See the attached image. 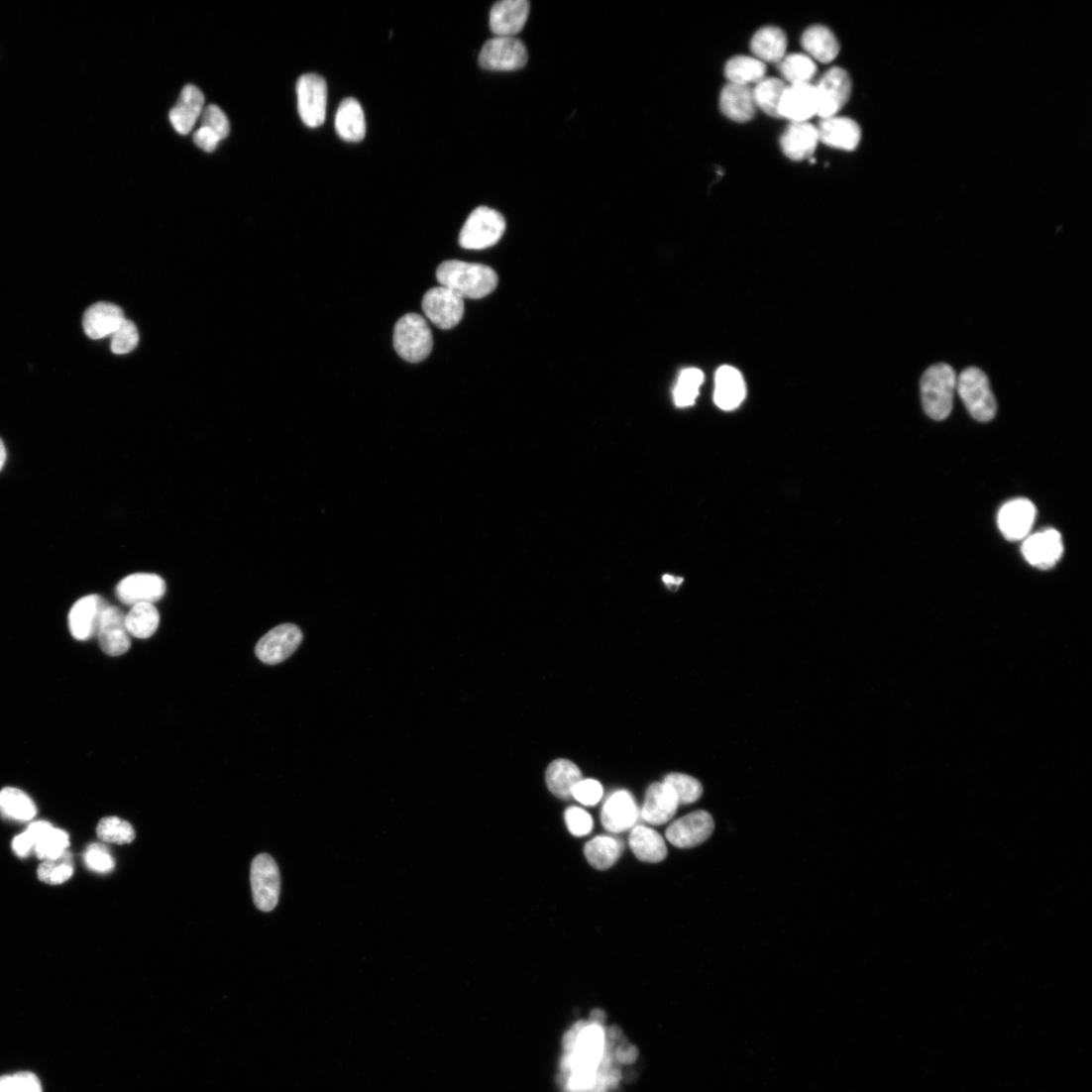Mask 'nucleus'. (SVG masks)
Returning a JSON list of instances; mask_svg holds the SVG:
<instances>
[{
    "label": "nucleus",
    "instance_id": "nucleus-35",
    "mask_svg": "<svg viewBox=\"0 0 1092 1092\" xmlns=\"http://www.w3.org/2000/svg\"><path fill=\"white\" fill-rule=\"evenodd\" d=\"M0 814L17 821H29L37 815V808L27 794L14 787L0 791Z\"/></svg>",
    "mask_w": 1092,
    "mask_h": 1092
},
{
    "label": "nucleus",
    "instance_id": "nucleus-46",
    "mask_svg": "<svg viewBox=\"0 0 1092 1092\" xmlns=\"http://www.w3.org/2000/svg\"><path fill=\"white\" fill-rule=\"evenodd\" d=\"M602 797V785L593 779L581 780L573 791V799L587 807L598 805Z\"/></svg>",
    "mask_w": 1092,
    "mask_h": 1092
},
{
    "label": "nucleus",
    "instance_id": "nucleus-6",
    "mask_svg": "<svg viewBox=\"0 0 1092 1092\" xmlns=\"http://www.w3.org/2000/svg\"><path fill=\"white\" fill-rule=\"evenodd\" d=\"M528 61L526 46L515 37H494L485 43L479 56L480 66L490 71H515Z\"/></svg>",
    "mask_w": 1092,
    "mask_h": 1092
},
{
    "label": "nucleus",
    "instance_id": "nucleus-3",
    "mask_svg": "<svg viewBox=\"0 0 1092 1092\" xmlns=\"http://www.w3.org/2000/svg\"><path fill=\"white\" fill-rule=\"evenodd\" d=\"M958 393L970 415L989 422L997 415L998 405L987 376L978 368H968L957 378Z\"/></svg>",
    "mask_w": 1092,
    "mask_h": 1092
},
{
    "label": "nucleus",
    "instance_id": "nucleus-4",
    "mask_svg": "<svg viewBox=\"0 0 1092 1092\" xmlns=\"http://www.w3.org/2000/svg\"><path fill=\"white\" fill-rule=\"evenodd\" d=\"M393 347L408 363L425 361L433 349V337L426 320L418 314L403 316L394 326Z\"/></svg>",
    "mask_w": 1092,
    "mask_h": 1092
},
{
    "label": "nucleus",
    "instance_id": "nucleus-7",
    "mask_svg": "<svg viewBox=\"0 0 1092 1092\" xmlns=\"http://www.w3.org/2000/svg\"><path fill=\"white\" fill-rule=\"evenodd\" d=\"M297 109L304 122L310 128H318L326 120L328 98L327 83L318 74L309 73L300 77L296 83Z\"/></svg>",
    "mask_w": 1092,
    "mask_h": 1092
},
{
    "label": "nucleus",
    "instance_id": "nucleus-48",
    "mask_svg": "<svg viewBox=\"0 0 1092 1092\" xmlns=\"http://www.w3.org/2000/svg\"><path fill=\"white\" fill-rule=\"evenodd\" d=\"M565 819L570 832L576 836L589 834L593 829V819L580 808H570L566 811Z\"/></svg>",
    "mask_w": 1092,
    "mask_h": 1092
},
{
    "label": "nucleus",
    "instance_id": "nucleus-41",
    "mask_svg": "<svg viewBox=\"0 0 1092 1092\" xmlns=\"http://www.w3.org/2000/svg\"><path fill=\"white\" fill-rule=\"evenodd\" d=\"M69 846V835L64 830L50 827L36 842L35 853L39 859L60 857Z\"/></svg>",
    "mask_w": 1092,
    "mask_h": 1092
},
{
    "label": "nucleus",
    "instance_id": "nucleus-57",
    "mask_svg": "<svg viewBox=\"0 0 1092 1092\" xmlns=\"http://www.w3.org/2000/svg\"><path fill=\"white\" fill-rule=\"evenodd\" d=\"M10 1075L0 1076V1092H8Z\"/></svg>",
    "mask_w": 1092,
    "mask_h": 1092
},
{
    "label": "nucleus",
    "instance_id": "nucleus-27",
    "mask_svg": "<svg viewBox=\"0 0 1092 1092\" xmlns=\"http://www.w3.org/2000/svg\"><path fill=\"white\" fill-rule=\"evenodd\" d=\"M744 398H746V383L741 374L732 367H721L715 377V404L724 411H731L736 409Z\"/></svg>",
    "mask_w": 1092,
    "mask_h": 1092
},
{
    "label": "nucleus",
    "instance_id": "nucleus-47",
    "mask_svg": "<svg viewBox=\"0 0 1092 1092\" xmlns=\"http://www.w3.org/2000/svg\"><path fill=\"white\" fill-rule=\"evenodd\" d=\"M212 130L221 140L230 134V123L225 113L217 106L206 108L202 114V126Z\"/></svg>",
    "mask_w": 1092,
    "mask_h": 1092
},
{
    "label": "nucleus",
    "instance_id": "nucleus-20",
    "mask_svg": "<svg viewBox=\"0 0 1092 1092\" xmlns=\"http://www.w3.org/2000/svg\"><path fill=\"white\" fill-rule=\"evenodd\" d=\"M529 12L530 6L526 0H503L491 10V31L495 37H515L523 30Z\"/></svg>",
    "mask_w": 1092,
    "mask_h": 1092
},
{
    "label": "nucleus",
    "instance_id": "nucleus-10",
    "mask_svg": "<svg viewBox=\"0 0 1092 1092\" xmlns=\"http://www.w3.org/2000/svg\"><path fill=\"white\" fill-rule=\"evenodd\" d=\"M251 880L257 908L269 913L278 904L280 873L273 858L268 854L258 856L252 865Z\"/></svg>",
    "mask_w": 1092,
    "mask_h": 1092
},
{
    "label": "nucleus",
    "instance_id": "nucleus-43",
    "mask_svg": "<svg viewBox=\"0 0 1092 1092\" xmlns=\"http://www.w3.org/2000/svg\"><path fill=\"white\" fill-rule=\"evenodd\" d=\"M96 832L103 841L118 843V845L130 843L136 837L132 824L117 817L105 818L99 821Z\"/></svg>",
    "mask_w": 1092,
    "mask_h": 1092
},
{
    "label": "nucleus",
    "instance_id": "nucleus-36",
    "mask_svg": "<svg viewBox=\"0 0 1092 1092\" xmlns=\"http://www.w3.org/2000/svg\"><path fill=\"white\" fill-rule=\"evenodd\" d=\"M724 74L729 83L749 86L765 78L766 65L754 57L736 56L727 62Z\"/></svg>",
    "mask_w": 1092,
    "mask_h": 1092
},
{
    "label": "nucleus",
    "instance_id": "nucleus-17",
    "mask_svg": "<svg viewBox=\"0 0 1092 1092\" xmlns=\"http://www.w3.org/2000/svg\"><path fill=\"white\" fill-rule=\"evenodd\" d=\"M108 602L99 595H88L79 600L68 614L71 635L77 640H87L97 633L99 620Z\"/></svg>",
    "mask_w": 1092,
    "mask_h": 1092
},
{
    "label": "nucleus",
    "instance_id": "nucleus-51",
    "mask_svg": "<svg viewBox=\"0 0 1092 1092\" xmlns=\"http://www.w3.org/2000/svg\"><path fill=\"white\" fill-rule=\"evenodd\" d=\"M35 846L36 840L28 830L18 835L13 841V849L20 857L28 856L35 849Z\"/></svg>",
    "mask_w": 1092,
    "mask_h": 1092
},
{
    "label": "nucleus",
    "instance_id": "nucleus-16",
    "mask_svg": "<svg viewBox=\"0 0 1092 1092\" xmlns=\"http://www.w3.org/2000/svg\"><path fill=\"white\" fill-rule=\"evenodd\" d=\"M819 101L816 85L810 83L790 84L784 91L779 113L793 123H805L818 115Z\"/></svg>",
    "mask_w": 1092,
    "mask_h": 1092
},
{
    "label": "nucleus",
    "instance_id": "nucleus-14",
    "mask_svg": "<svg viewBox=\"0 0 1092 1092\" xmlns=\"http://www.w3.org/2000/svg\"><path fill=\"white\" fill-rule=\"evenodd\" d=\"M165 581L156 574L138 573L124 578L116 588L119 601L125 605L155 604L164 599Z\"/></svg>",
    "mask_w": 1092,
    "mask_h": 1092
},
{
    "label": "nucleus",
    "instance_id": "nucleus-39",
    "mask_svg": "<svg viewBox=\"0 0 1092 1092\" xmlns=\"http://www.w3.org/2000/svg\"><path fill=\"white\" fill-rule=\"evenodd\" d=\"M705 382L704 373L695 368L684 370L674 389L675 404L680 408L692 406L697 401Z\"/></svg>",
    "mask_w": 1092,
    "mask_h": 1092
},
{
    "label": "nucleus",
    "instance_id": "nucleus-55",
    "mask_svg": "<svg viewBox=\"0 0 1092 1092\" xmlns=\"http://www.w3.org/2000/svg\"><path fill=\"white\" fill-rule=\"evenodd\" d=\"M591 1018H592V1023L602 1025V1023L605 1020V1014H604V1012H602L601 1010H595V1011L592 1012Z\"/></svg>",
    "mask_w": 1092,
    "mask_h": 1092
},
{
    "label": "nucleus",
    "instance_id": "nucleus-24",
    "mask_svg": "<svg viewBox=\"0 0 1092 1092\" xmlns=\"http://www.w3.org/2000/svg\"><path fill=\"white\" fill-rule=\"evenodd\" d=\"M205 96L200 88L194 85L183 87L178 102L170 111L169 119L174 130L180 135H187L193 129L204 112Z\"/></svg>",
    "mask_w": 1092,
    "mask_h": 1092
},
{
    "label": "nucleus",
    "instance_id": "nucleus-26",
    "mask_svg": "<svg viewBox=\"0 0 1092 1092\" xmlns=\"http://www.w3.org/2000/svg\"><path fill=\"white\" fill-rule=\"evenodd\" d=\"M753 89L748 85L728 83L720 94V110L731 121L747 123L756 113Z\"/></svg>",
    "mask_w": 1092,
    "mask_h": 1092
},
{
    "label": "nucleus",
    "instance_id": "nucleus-8",
    "mask_svg": "<svg viewBox=\"0 0 1092 1092\" xmlns=\"http://www.w3.org/2000/svg\"><path fill=\"white\" fill-rule=\"evenodd\" d=\"M816 88L818 116L823 120L835 117L847 105L852 92V81L846 70L832 67L823 74Z\"/></svg>",
    "mask_w": 1092,
    "mask_h": 1092
},
{
    "label": "nucleus",
    "instance_id": "nucleus-19",
    "mask_svg": "<svg viewBox=\"0 0 1092 1092\" xmlns=\"http://www.w3.org/2000/svg\"><path fill=\"white\" fill-rule=\"evenodd\" d=\"M1037 509L1028 499H1016L1006 503L1000 510L998 524L1003 535L1010 541L1027 538L1035 523Z\"/></svg>",
    "mask_w": 1092,
    "mask_h": 1092
},
{
    "label": "nucleus",
    "instance_id": "nucleus-25",
    "mask_svg": "<svg viewBox=\"0 0 1092 1092\" xmlns=\"http://www.w3.org/2000/svg\"><path fill=\"white\" fill-rule=\"evenodd\" d=\"M126 320L123 310L111 303H97L83 316L85 334L94 340L113 335Z\"/></svg>",
    "mask_w": 1092,
    "mask_h": 1092
},
{
    "label": "nucleus",
    "instance_id": "nucleus-56",
    "mask_svg": "<svg viewBox=\"0 0 1092 1092\" xmlns=\"http://www.w3.org/2000/svg\"><path fill=\"white\" fill-rule=\"evenodd\" d=\"M682 581H683V580H682V579H680V578H675V577H672V576H668V575H666V576L664 577V582L666 583V585H668L669 587H672V588H673L674 586H679V585L681 584V582H682Z\"/></svg>",
    "mask_w": 1092,
    "mask_h": 1092
},
{
    "label": "nucleus",
    "instance_id": "nucleus-31",
    "mask_svg": "<svg viewBox=\"0 0 1092 1092\" xmlns=\"http://www.w3.org/2000/svg\"><path fill=\"white\" fill-rule=\"evenodd\" d=\"M802 44L809 56L820 63H830L839 54L837 39L823 26L809 28L803 36Z\"/></svg>",
    "mask_w": 1092,
    "mask_h": 1092
},
{
    "label": "nucleus",
    "instance_id": "nucleus-42",
    "mask_svg": "<svg viewBox=\"0 0 1092 1092\" xmlns=\"http://www.w3.org/2000/svg\"><path fill=\"white\" fill-rule=\"evenodd\" d=\"M72 875V856L67 850L58 858L45 860L38 869L39 879L52 885L62 884L69 880Z\"/></svg>",
    "mask_w": 1092,
    "mask_h": 1092
},
{
    "label": "nucleus",
    "instance_id": "nucleus-30",
    "mask_svg": "<svg viewBox=\"0 0 1092 1092\" xmlns=\"http://www.w3.org/2000/svg\"><path fill=\"white\" fill-rule=\"evenodd\" d=\"M581 780L583 777L578 766L566 759L554 761L545 773L546 785L555 797L563 801L573 799L574 788Z\"/></svg>",
    "mask_w": 1092,
    "mask_h": 1092
},
{
    "label": "nucleus",
    "instance_id": "nucleus-37",
    "mask_svg": "<svg viewBox=\"0 0 1092 1092\" xmlns=\"http://www.w3.org/2000/svg\"><path fill=\"white\" fill-rule=\"evenodd\" d=\"M787 85L781 79L764 78L753 89L756 107L773 118H781L779 108Z\"/></svg>",
    "mask_w": 1092,
    "mask_h": 1092
},
{
    "label": "nucleus",
    "instance_id": "nucleus-18",
    "mask_svg": "<svg viewBox=\"0 0 1092 1092\" xmlns=\"http://www.w3.org/2000/svg\"><path fill=\"white\" fill-rule=\"evenodd\" d=\"M679 807L676 793L667 783H654L645 793L640 817L650 824L662 825L675 817Z\"/></svg>",
    "mask_w": 1092,
    "mask_h": 1092
},
{
    "label": "nucleus",
    "instance_id": "nucleus-34",
    "mask_svg": "<svg viewBox=\"0 0 1092 1092\" xmlns=\"http://www.w3.org/2000/svg\"><path fill=\"white\" fill-rule=\"evenodd\" d=\"M161 615L155 604L140 603L132 606L126 614L125 624L130 635L146 639L152 637L159 629Z\"/></svg>",
    "mask_w": 1092,
    "mask_h": 1092
},
{
    "label": "nucleus",
    "instance_id": "nucleus-13",
    "mask_svg": "<svg viewBox=\"0 0 1092 1092\" xmlns=\"http://www.w3.org/2000/svg\"><path fill=\"white\" fill-rule=\"evenodd\" d=\"M1064 552L1061 534L1052 528L1038 531L1025 538L1022 553L1026 561L1039 570H1049L1057 565Z\"/></svg>",
    "mask_w": 1092,
    "mask_h": 1092
},
{
    "label": "nucleus",
    "instance_id": "nucleus-15",
    "mask_svg": "<svg viewBox=\"0 0 1092 1092\" xmlns=\"http://www.w3.org/2000/svg\"><path fill=\"white\" fill-rule=\"evenodd\" d=\"M126 614L118 607L108 606L99 620L97 638L105 654L118 657L131 648V635L125 624Z\"/></svg>",
    "mask_w": 1092,
    "mask_h": 1092
},
{
    "label": "nucleus",
    "instance_id": "nucleus-49",
    "mask_svg": "<svg viewBox=\"0 0 1092 1092\" xmlns=\"http://www.w3.org/2000/svg\"><path fill=\"white\" fill-rule=\"evenodd\" d=\"M8 1092H43L39 1077L33 1072L22 1071L10 1075Z\"/></svg>",
    "mask_w": 1092,
    "mask_h": 1092
},
{
    "label": "nucleus",
    "instance_id": "nucleus-45",
    "mask_svg": "<svg viewBox=\"0 0 1092 1092\" xmlns=\"http://www.w3.org/2000/svg\"><path fill=\"white\" fill-rule=\"evenodd\" d=\"M84 862L93 872L110 873L115 868L114 858L102 843H92L84 853Z\"/></svg>",
    "mask_w": 1092,
    "mask_h": 1092
},
{
    "label": "nucleus",
    "instance_id": "nucleus-54",
    "mask_svg": "<svg viewBox=\"0 0 1092 1092\" xmlns=\"http://www.w3.org/2000/svg\"><path fill=\"white\" fill-rule=\"evenodd\" d=\"M6 462H7V450H6V446H5V443H4L3 439L0 438V471H2L4 469V466H5Z\"/></svg>",
    "mask_w": 1092,
    "mask_h": 1092
},
{
    "label": "nucleus",
    "instance_id": "nucleus-33",
    "mask_svg": "<svg viewBox=\"0 0 1092 1092\" xmlns=\"http://www.w3.org/2000/svg\"><path fill=\"white\" fill-rule=\"evenodd\" d=\"M756 58L762 62L779 63L787 49L785 33L776 27H765L758 31L751 42Z\"/></svg>",
    "mask_w": 1092,
    "mask_h": 1092
},
{
    "label": "nucleus",
    "instance_id": "nucleus-44",
    "mask_svg": "<svg viewBox=\"0 0 1092 1092\" xmlns=\"http://www.w3.org/2000/svg\"><path fill=\"white\" fill-rule=\"evenodd\" d=\"M138 343V329L132 321L126 319L112 335L111 349L116 355H127L136 349Z\"/></svg>",
    "mask_w": 1092,
    "mask_h": 1092
},
{
    "label": "nucleus",
    "instance_id": "nucleus-1",
    "mask_svg": "<svg viewBox=\"0 0 1092 1092\" xmlns=\"http://www.w3.org/2000/svg\"><path fill=\"white\" fill-rule=\"evenodd\" d=\"M441 286L449 288L463 299L478 300L498 285V275L491 268L460 261L444 262L436 272Z\"/></svg>",
    "mask_w": 1092,
    "mask_h": 1092
},
{
    "label": "nucleus",
    "instance_id": "nucleus-11",
    "mask_svg": "<svg viewBox=\"0 0 1092 1092\" xmlns=\"http://www.w3.org/2000/svg\"><path fill=\"white\" fill-rule=\"evenodd\" d=\"M303 637L300 627L291 623L280 624L260 639L256 655L268 665L282 663L300 647Z\"/></svg>",
    "mask_w": 1092,
    "mask_h": 1092
},
{
    "label": "nucleus",
    "instance_id": "nucleus-21",
    "mask_svg": "<svg viewBox=\"0 0 1092 1092\" xmlns=\"http://www.w3.org/2000/svg\"><path fill=\"white\" fill-rule=\"evenodd\" d=\"M639 816L640 812L632 794L619 790L611 794L604 804L601 821L606 830L618 833L631 828Z\"/></svg>",
    "mask_w": 1092,
    "mask_h": 1092
},
{
    "label": "nucleus",
    "instance_id": "nucleus-28",
    "mask_svg": "<svg viewBox=\"0 0 1092 1092\" xmlns=\"http://www.w3.org/2000/svg\"><path fill=\"white\" fill-rule=\"evenodd\" d=\"M629 846L635 857L647 863H660L668 855L664 837L655 829L637 825L629 834Z\"/></svg>",
    "mask_w": 1092,
    "mask_h": 1092
},
{
    "label": "nucleus",
    "instance_id": "nucleus-22",
    "mask_svg": "<svg viewBox=\"0 0 1092 1092\" xmlns=\"http://www.w3.org/2000/svg\"><path fill=\"white\" fill-rule=\"evenodd\" d=\"M819 141L818 128L805 123H792L781 137L783 154L793 162L811 159Z\"/></svg>",
    "mask_w": 1092,
    "mask_h": 1092
},
{
    "label": "nucleus",
    "instance_id": "nucleus-5",
    "mask_svg": "<svg viewBox=\"0 0 1092 1092\" xmlns=\"http://www.w3.org/2000/svg\"><path fill=\"white\" fill-rule=\"evenodd\" d=\"M506 230V221L497 211L488 207L476 209L460 234V245L469 251H483L498 243Z\"/></svg>",
    "mask_w": 1092,
    "mask_h": 1092
},
{
    "label": "nucleus",
    "instance_id": "nucleus-50",
    "mask_svg": "<svg viewBox=\"0 0 1092 1092\" xmlns=\"http://www.w3.org/2000/svg\"><path fill=\"white\" fill-rule=\"evenodd\" d=\"M193 141L202 151L212 154L216 151L222 140L209 128L201 127L194 133Z\"/></svg>",
    "mask_w": 1092,
    "mask_h": 1092
},
{
    "label": "nucleus",
    "instance_id": "nucleus-23",
    "mask_svg": "<svg viewBox=\"0 0 1092 1092\" xmlns=\"http://www.w3.org/2000/svg\"><path fill=\"white\" fill-rule=\"evenodd\" d=\"M818 131L819 141L829 147L845 152H854L862 138L859 124L849 118L831 117L823 119Z\"/></svg>",
    "mask_w": 1092,
    "mask_h": 1092
},
{
    "label": "nucleus",
    "instance_id": "nucleus-29",
    "mask_svg": "<svg viewBox=\"0 0 1092 1092\" xmlns=\"http://www.w3.org/2000/svg\"><path fill=\"white\" fill-rule=\"evenodd\" d=\"M335 129L339 137L347 142H360L365 138L366 117L357 99L346 98L340 104L335 117Z\"/></svg>",
    "mask_w": 1092,
    "mask_h": 1092
},
{
    "label": "nucleus",
    "instance_id": "nucleus-32",
    "mask_svg": "<svg viewBox=\"0 0 1092 1092\" xmlns=\"http://www.w3.org/2000/svg\"><path fill=\"white\" fill-rule=\"evenodd\" d=\"M624 850L622 841L609 835L596 836L586 843L584 853L589 864L598 870L611 868Z\"/></svg>",
    "mask_w": 1092,
    "mask_h": 1092
},
{
    "label": "nucleus",
    "instance_id": "nucleus-9",
    "mask_svg": "<svg viewBox=\"0 0 1092 1092\" xmlns=\"http://www.w3.org/2000/svg\"><path fill=\"white\" fill-rule=\"evenodd\" d=\"M422 308L426 317L443 330L456 327L465 313L463 297L443 286L431 288L425 293Z\"/></svg>",
    "mask_w": 1092,
    "mask_h": 1092
},
{
    "label": "nucleus",
    "instance_id": "nucleus-40",
    "mask_svg": "<svg viewBox=\"0 0 1092 1092\" xmlns=\"http://www.w3.org/2000/svg\"><path fill=\"white\" fill-rule=\"evenodd\" d=\"M676 793L680 806L692 805L699 802L704 794V786L692 776L682 773H671L664 779Z\"/></svg>",
    "mask_w": 1092,
    "mask_h": 1092
},
{
    "label": "nucleus",
    "instance_id": "nucleus-52",
    "mask_svg": "<svg viewBox=\"0 0 1092 1092\" xmlns=\"http://www.w3.org/2000/svg\"><path fill=\"white\" fill-rule=\"evenodd\" d=\"M586 1024L587 1023H585V1022H579L576 1026H574V1028L571 1031H569L565 1035L564 1039H563V1046H564V1049H565L566 1053H571L572 1052V1050L575 1046V1043H576L577 1037H578L579 1033L581 1032V1030L586 1026Z\"/></svg>",
    "mask_w": 1092,
    "mask_h": 1092
},
{
    "label": "nucleus",
    "instance_id": "nucleus-12",
    "mask_svg": "<svg viewBox=\"0 0 1092 1092\" xmlns=\"http://www.w3.org/2000/svg\"><path fill=\"white\" fill-rule=\"evenodd\" d=\"M714 820L706 811L689 814L674 821L666 830V837L673 846L691 849L703 845L714 831Z\"/></svg>",
    "mask_w": 1092,
    "mask_h": 1092
},
{
    "label": "nucleus",
    "instance_id": "nucleus-53",
    "mask_svg": "<svg viewBox=\"0 0 1092 1092\" xmlns=\"http://www.w3.org/2000/svg\"><path fill=\"white\" fill-rule=\"evenodd\" d=\"M637 1056V1049L631 1045L626 1047L620 1046L615 1053L616 1059L623 1064L633 1063L636 1060Z\"/></svg>",
    "mask_w": 1092,
    "mask_h": 1092
},
{
    "label": "nucleus",
    "instance_id": "nucleus-2",
    "mask_svg": "<svg viewBox=\"0 0 1092 1092\" xmlns=\"http://www.w3.org/2000/svg\"><path fill=\"white\" fill-rule=\"evenodd\" d=\"M957 387V375L947 364L928 368L921 381L923 407L927 415L935 420L947 419L952 410Z\"/></svg>",
    "mask_w": 1092,
    "mask_h": 1092
},
{
    "label": "nucleus",
    "instance_id": "nucleus-38",
    "mask_svg": "<svg viewBox=\"0 0 1092 1092\" xmlns=\"http://www.w3.org/2000/svg\"><path fill=\"white\" fill-rule=\"evenodd\" d=\"M778 65L782 76L790 84L810 83L818 70L815 61L810 56L804 55H790L785 56Z\"/></svg>",
    "mask_w": 1092,
    "mask_h": 1092
}]
</instances>
